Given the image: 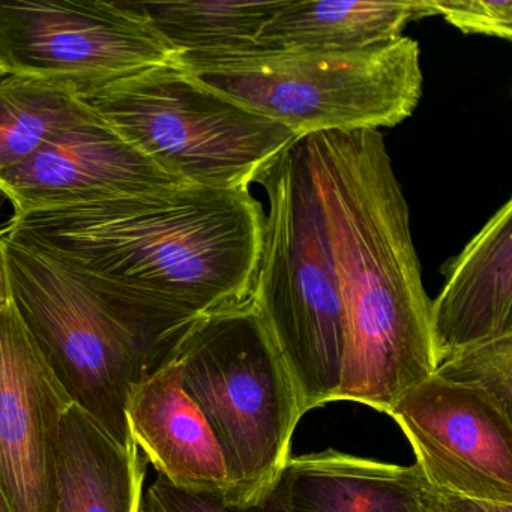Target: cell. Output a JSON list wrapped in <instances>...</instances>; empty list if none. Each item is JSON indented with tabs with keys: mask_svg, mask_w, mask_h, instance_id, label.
I'll use <instances>...</instances> for the list:
<instances>
[{
	"mask_svg": "<svg viewBox=\"0 0 512 512\" xmlns=\"http://www.w3.org/2000/svg\"><path fill=\"white\" fill-rule=\"evenodd\" d=\"M263 218L250 190L184 184L14 215L4 232L82 272L182 340L202 317L250 301Z\"/></svg>",
	"mask_w": 512,
	"mask_h": 512,
	"instance_id": "6da1fadb",
	"label": "cell"
},
{
	"mask_svg": "<svg viewBox=\"0 0 512 512\" xmlns=\"http://www.w3.org/2000/svg\"><path fill=\"white\" fill-rule=\"evenodd\" d=\"M334 262L343 322L337 401L380 412L433 376L430 299L410 212L379 130L302 139Z\"/></svg>",
	"mask_w": 512,
	"mask_h": 512,
	"instance_id": "7a4b0ae2",
	"label": "cell"
},
{
	"mask_svg": "<svg viewBox=\"0 0 512 512\" xmlns=\"http://www.w3.org/2000/svg\"><path fill=\"white\" fill-rule=\"evenodd\" d=\"M4 250L14 307L53 376L113 439L134 445L131 389L175 358L178 341L52 254L5 232Z\"/></svg>",
	"mask_w": 512,
	"mask_h": 512,
	"instance_id": "3957f363",
	"label": "cell"
},
{
	"mask_svg": "<svg viewBox=\"0 0 512 512\" xmlns=\"http://www.w3.org/2000/svg\"><path fill=\"white\" fill-rule=\"evenodd\" d=\"M200 82L299 139L379 130L413 115L422 97L421 50L409 37L346 52L280 50L178 56Z\"/></svg>",
	"mask_w": 512,
	"mask_h": 512,
	"instance_id": "277c9868",
	"label": "cell"
},
{
	"mask_svg": "<svg viewBox=\"0 0 512 512\" xmlns=\"http://www.w3.org/2000/svg\"><path fill=\"white\" fill-rule=\"evenodd\" d=\"M268 199L251 302L292 374L304 413L337 401L343 322L304 142L259 179Z\"/></svg>",
	"mask_w": 512,
	"mask_h": 512,
	"instance_id": "5b68a950",
	"label": "cell"
},
{
	"mask_svg": "<svg viewBox=\"0 0 512 512\" xmlns=\"http://www.w3.org/2000/svg\"><path fill=\"white\" fill-rule=\"evenodd\" d=\"M175 358L185 391L223 451L230 481L226 502H259L277 485L305 413L251 299L197 320Z\"/></svg>",
	"mask_w": 512,
	"mask_h": 512,
	"instance_id": "8992f818",
	"label": "cell"
},
{
	"mask_svg": "<svg viewBox=\"0 0 512 512\" xmlns=\"http://www.w3.org/2000/svg\"><path fill=\"white\" fill-rule=\"evenodd\" d=\"M131 145L185 184L250 190L299 139L178 62L77 91Z\"/></svg>",
	"mask_w": 512,
	"mask_h": 512,
	"instance_id": "52a82bcc",
	"label": "cell"
},
{
	"mask_svg": "<svg viewBox=\"0 0 512 512\" xmlns=\"http://www.w3.org/2000/svg\"><path fill=\"white\" fill-rule=\"evenodd\" d=\"M176 56L131 2H0V64L7 74L56 80L79 91Z\"/></svg>",
	"mask_w": 512,
	"mask_h": 512,
	"instance_id": "ba28073f",
	"label": "cell"
},
{
	"mask_svg": "<svg viewBox=\"0 0 512 512\" xmlns=\"http://www.w3.org/2000/svg\"><path fill=\"white\" fill-rule=\"evenodd\" d=\"M386 415L433 490L512 503V415L487 394L431 376Z\"/></svg>",
	"mask_w": 512,
	"mask_h": 512,
	"instance_id": "9c48e42d",
	"label": "cell"
},
{
	"mask_svg": "<svg viewBox=\"0 0 512 512\" xmlns=\"http://www.w3.org/2000/svg\"><path fill=\"white\" fill-rule=\"evenodd\" d=\"M71 403L11 299L0 308V491L11 512H56L59 439Z\"/></svg>",
	"mask_w": 512,
	"mask_h": 512,
	"instance_id": "30bf717a",
	"label": "cell"
},
{
	"mask_svg": "<svg viewBox=\"0 0 512 512\" xmlns=\"http://www.w3.org/2000/svg\"><path fill=\"white\" fill-rule=\"evenodd\" d=\"M184 184L92 113L2 176L0 193L13 203L14 215H25L142 196Z\"/></svg>",
	"mask_w": 512,
	"mask_h": 512,
	"instance_id": "8fae6325",
	"label": "cell"
},
{
	"mask_svg": "<svg viewBox=\"0 0 512 512\" xmlns=\"http://www.w3.org/2000/svg\"><path fill=\"white\" fill-rule=\"evenodd\" d=\"M443 272L445 284L430 302L436 367L461 350L512 335L511 200L484 224Z\"/></svg>",
	"mask_w": 512,
	"mask_h": 512,
	"instance_id": "7c38bea8",
	"label": "cell"
},
{
	"mask_svg": "<svg viewBox=\"0 0 512 512\" xmlns=\"http://www.w3.org/2000/svg\"><path fill=\"white\" fill-rule=\"evenodd\" d=\"M127 419L134 445L158 475L176 487L227 499L230 481L223 451L185 391L176 358L133 386Z\"/></svg>",
	"mask_w": 512,
	"mask_h": 512,
	"instance_id": "4fadbf2b",
	"label": "cell"
},
{
	"mask_svg": "<svg viewBox=\"0 0 512 512\" xmlns=\"http://www.w3.org/2000/svg\"><path fill=\"white\" fill-rule=\"evenodd\" d=\"M278 487L287 512H431L418 467L326 449L289 458Z\"/></svg>",
	"mask_w": 512,
	"mask_h": 512,
	"instance_id": "5bb4252c",
	"label": "cell"
},
{
	"mask_svg": "<svg viewBox=\"0 0 512 512\" xmlns=\"http://www.w3.org/2000/svg\"><path fill=\"white\" fill-rule=\"evenodd\" d=\"M146 460L71 403L62 419L56 512H143Z\"/></svg>",
	"mask_w": 512,
	"mask_h": 512,
	"instance_id": "9a60e30c",
	"label": "cell"
},
{
	"mask_svg": "<svg viewBox=\"0 0 512 512\" xmlns=\"http://www.w3.org/2000/svg\"><path fill=\"white\" fill-rule=\"evenodd\" d=\"M434 16L424 2L286 0L257 37L259 47L346 52L403 37L406 26Z\"/></svg>",
	"mask_w": 512,
	"mask_h": 512,
	"instance_id": "2e32d148",
	"label": "cell"
},
{
	"mask_svg": "<svg viewBox=\"0 0 512 512\" xmlns=\"http://www.w3.org/2000/svg\"><path fill=\"white\" fill-rule=\"evenodd\" d=\"M286 0L131 2L178 56L256 49L263 26ZM176 56V58H178Z\"/></svg>",
	"mask_w": 512,
	"mask_h": 512,
	"instance_id": "e0dca14e",
	"label": "cell"
},
{
	"mask_svg": "<svg viewBox=\"0 0 512 512\" xmlns=\"http://www.w3.org/2000/svg\"><path fill=\"white\" fill-rule=\"evenodd\" d=\"M92 113L68 83L20 74L0 77V178Z\"/></svg>",
	"mask_w": 512,
	"mask_h": 512,
	"instance_id": "ac0fdd59",
	"label": "cell"
},
{
	"mask_svg": "<svg viewBox=\"0 0 512 512\" xmlns=\"http://www.w3.org/2000/svg\"><path fill=\"white\" fill-rule=\"evenodd\" d=\"M433 376L478 389L512 415V335L455 353L437 365Z\"/></svg>",
	"mask_w": 512,
	"mask_h": 512,
	"instance_id": "d6986e66",
	"label": "cell"
},
{
	"mask_svg": "<svg viewBox=\"0 0 512 512\" xmlns=\"http://www.w3.org/2000/svg\"><path fill=\"white\" fill-rule=\"evenodd\" d=\"M143 512H287L280 487L251 505L226 502L215 494L199 493L176 487L163 476L152 482L146 490Z\"/></svg>",
	"mask_w": 512,
	"mask_h": 512,
	"instance_id": "ffe728a7",
	"label": "cell"
},
{
	"mask_svg": "<svg viewBox=\"0 0 512 512\" xmlns=\"http://www.w3.org/2000/svg\"><path fill=\"white\" fill-rule=\"evenodd\" d=\"M428 4L434 16H442L464 34L511 40V0H440Z\"/></svg>",
	"mask_w": 512,
	"mask_h": 512,
	"instance_id": "44dd1931",
	"label": "cell"
},
{
	"mask_svg": "<svg viewBox=\"0 0 512 512\" xmlns=\"http://www.w3.org/2000/svg\"><path fill=\"white\" fill-rule=\"evenodd\" d=\"M431 512H512V503L473 499L430 487Z\"/></svg>",
	"mask_w": 512,
	"mask_h": 512,
	"instance_id": "7402d4cb",
	"label": "cell"
},
{
	"mask_svg": "<svg viewBox=\"0 0 512 512\" xmlns=\"http://www.w3.org/2000/svg\"><path fill=\"white\" fill-rule=\"evenodd\" d=\"M11 302L10 283H8L7 263H5L4 232H0V308Z\"/></svg>",
	"mask_w": 512,
	"mask_h": 512,
	"instance_id": "603a6c76",
	"label": "cell"
},
{
	"mask_svg": "<svg viewBox=\"0 0 512 512\" xmlns=\"http://www.w3.org/2000/svg\"><path fill=\"white\" fill-rule=\"evenodd\" d=\"M0 512H11L10 508H8L7 502H5L2 491H0Z\"/></svg>",
	"mask_w": 512,
	"mask_h": 512,
	"instance_id": "cb8c5ba5",
	"label": "cell"
},
{
	"mask_svg": "<svg viewBox=\"0 0 512 512\" xmlns=\"http://www.w3.org/2000/svg\"><path fill=\"white\" fill-rule=\"evenodd\" d=\"M5 74H7V71H5V68L0 64V77L5 76Z\"/></svg>",
	"mask_w": 512,
	"mask_h": 512,
	"instance_id": "d4e9b609",
	"label": "cell"
}]
</instances>
